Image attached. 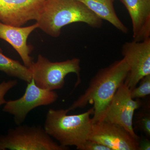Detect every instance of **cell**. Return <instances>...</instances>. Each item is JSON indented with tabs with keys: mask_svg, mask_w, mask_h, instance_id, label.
<instances>
[{
	"mask_svg": "<svg viewBox=\"0 0 150 150\" xmlns=\"http://www.w3.org/2000/svg\"><path fill=\"white\" fill-rule=\"evenodd\" d=\"M88 139L111 150H139V141L127 130L118 124L104 120L93 123Z\"/></svg>",
	"mask_w": 150,
	"mask_h": 150,
	"instance_id": "9c48e42d",
	"label": "cell"
},
{
	"mask_svg": "<svg viewBox=\"0 0 150 150\" xmlns=\"http://www.w3.org/2000/svg\"><path fill=\"white\" fill-rule=\"evenodd\" d=\"M18 82L16 80L4 81L0 83V106L6 104V100L5 99V96L10 90L17 85Z\"/></svg>",
	"mask_w": 150,
	"mask_h": 150,
	"instance_id": "e0dca14e",
	"label": "cell"
},
{
	"mask_svg": "<svg viewBox=\"0 0 150 150\" xmlns=\"http://www.w3.org/2000/svg\"><path fill=\"white\" fill-rule=\"evenodd\" d=\"M38 28L37 23L27 27H21L0 22V39L5 40L12 46L20 56L25 66L28 68L31 67L33 62L30 56L32 48L28 45V38L30 33Z\"/></svg>",
	"mask_w": 150,
	"mask_h": 150,
	"instance_id": "8fae6325",
	"label": "cell"
},
{
	"mask_svg": "<svg viewBox=\"0 0 150 150\" xmlns=\"http://www.w3.org/2000/svg\"><path fill=\"white\" fill-rule=\"evenodd\" d=\"M143 103L140 99H133L126 82L120 86L112 98L103 120L123 127L136 140L140 137L135 133L133 125L135 112Z\"/></svg>",
	"mask_w": 150,
	"mask_h": 150,
	"instance_id": "52a82bcc",
	"label": "cell"
},
{
	"mask_svg": "<svg viewBox=\"0 0 150 150\" xmlns=\"http://www.w3.org/2000/svg\"><path fill=\"white\" fill-rule=\"evenodd\" d=\"M38 28L48 35L59 37L64 26L81 22L99 28L103 20L78 0H46L36 20Z\"/></svg>",
	"mask_w": 150,
	"mask_h": 150,
	"instance_id": "7a4b0ae2",
	"label": "cell"
},
{
	"mask_svg": "<svg viewBox=\"0 0 150 150\" xmlns=\"http://www.w3.org/2000/svg\"><path fill=\"white\" fill-rule=\"evenodd\" d=\"M140 84L131 90V95L133 99H140L149 96L150 94V74L142 78Z\"/></svg>",
	"mask_w": 150,
	"mask_h": 150,
	"instance_id": "2e32d148",
	"label": "cell"
},
{
	"mask_svg": "<svg viewBox=\"0 0 150 150\" xmlns=\"http://www.w3.org/2000/svg\"><path fill=\"white\" fill-rule=\"evenodd\" d=\"M0 51V71L10 76L15 77L28 83L32 79V73L29 68L18 61L10 59Z\"/></svg>",
	"mask_w": 150,
	"mask_h": 150,
	"instance_id": "5bb4252c",
	"label": "cell"
},
{
	"mask_svg": "<svg viewBox=\"0 0 150 150\" xmlns=\"http://www.w3.org/2000/svg\"><path fill=\"white\" fill-rule=\"evenodd\" d=\"M136 115L135 125L136 128L146 135L150 137V109L149 103L144 106Z\"/></svg>",
	"mask_w": 150,
	"mask_h": 150,
	"instance_id": "9a60e30c",
	"label": "cell"
},
{
	"mask_svg": "<svg viewBox=\"0 0 150 150\" xmlns=\"http://www.w3.org/2000/svg\"><path fill=\"white\" fill-rule=\"evenodd\" d=\"M93 107L77 115H68L67 109H50L46 114L44 128L48 135L64 146H75L80 150L88 140L92 127Z\"/></svg>",
	"mask_w": 150,
	"mask_h": 150,
	"instance_id": "3957f363",
	"label": "cell"
},
{
	"mask_svg": "<svg viewBox=\"0 0 150 150\" xmlns=\"http://www.w3.org/2000/svg\"><path fill=\"white\" fill-rule=\"evenodd\" d=\"M150 142L147 139L140 138L139 140V150H150Z\"/></svg>",
	"mask_w": 150,
	"mask_h": 150,
	"instance_id": "d6986e66",
	"label": "cell"
},
{
	"mask_svg": "<svg viewBox=\"0 0 150 150\" xmlns=\"http://www.w3.org/2000/svg\"><path fill=\"white\" fill-rule=\"evenodd\" d=\"M55 142L40 126L17 125L0 135V150H67Z\"/></svg>",
	"mask_w": 150,
	"mask_h": 150,
	"instance_id": "277c9868",
	"label": "cell"
},
{
	"mask_svg": "<svg viewBox=\"0 0 150 150\" xmlns=\"http://www.w3.org/2000/svg\"><path fill=\"white\" fill-rule=\"evenodd\" d=\"M121 53L129 68L125 81L131 90L142 78L150 74V38L126 42L122 46Z\"/></svg>",
	"mask_w": 150,
	"mask_h": 150,
	"instance_id": "ba28073f",
	"label": "cell"
},
{
	"mask_svg": "<svg viewBox=\"0 0 150 150\" xmlns=\"http://www.w3.org/2000/svg\"><path fill=\"white\" fill-rule=\"evenodd\" d=\"M81 60L73 58L63 62H52L39 54L36 62H33L29 68L35 84L43 89L54 91L64 87L65 79L70 73L77 76L76 86L81 83L80 73Z\"/></svg>",
	"mask_w": 150,
	"mask_h": 150,
	"instance_id": "5b68a950",
	"label": "cell"
},
{
	"mask_svg": "<svg viewBox=\"0 0 150 150\" xmlns=\"http://www.w3.org/2000/svg\"><path fill=\"white\" fill-rule=\"evenodd\" d=\"M46 0H0V22L21 26L37 20Z\"/></svg>",
	"mask_w": 150,
	"mask_h": 150,
	"instance_id": "30bf717a",
	"label": "cell"
},
{
	"mask_svg": "<svg viewBox=\"0 0 150 150\" xmlns=\"http://www.w3.org/2000/svg\"><path fill=\"white\" fill-rule=\"evenodd\" d=\"M0 51H2V50L1 48V46H0Z\"/></svg>",
	"mask_w": 150,
	"mask_h": 150,
	"instance_id": "ffe728a7",
	"label": "cell"
},
{
	"mask_svg": "<svg viewBox=\"0 0 150 150\" xmlns=\"http://www.w3.org/2000/svg\"><path fill=\"white\" fill-rule=\"evenodd\" d=\"M84 4L94 13L101 19L104 20L118 30L125 34L129 31L126 27L117 16L115 12L114 0H78Z\"/></svg>",
	"mask_w": 150,
	"mask_h": 150,
	"instance_id": "4fadbf2b",
	"label": "cell"
},
{
	"mask_svg": "<svg viewBox=\"0 0 150 150\" xmlns=\"http://www.w3.org/2000/svg\"><path fill=\"white\" fill-rule=\"evenodd\" d=\"M129 71L124 59L117 60L98 70L92 78L88 87L67 110L69 112L93 104V123L103 121L112 98L125 82Z\"/></svg>",
	"mask_w": 150,
	"mask_h": 150,
	"instance_id": "6da1fadb",
	"label": "cell"
},
{
	"mask_svg": "<svg viewBox=\"0 0 150 150\" xmlns=\"http://www.w3.org/2000/svg\"><path fill=\"white\" fill-rule=\"evenodd\" d=\"M130 15L134 40L150 38V0H120Z\"/></svg>",
	"mask_w": 150,
	"mask_h": 150,
	"instance_id": "7c38bea8",
	"label": "cell"
},
{
	"mask_svg": "<svg viewBox=\"0 0 150 150\" xmlns=\"http://www.w3.org/2000/svg\"><path fill=\"white\" fill-rule=\"evenodd\" d=\"M114 1H115V0H114Z\"/></svg>",
	"mask_w": 150,
	"mask_h": 150,
	"instance_id": "44dd1931",
	"label": "cell"
},
{
	"mask_svg": "<svg viewBox=\"0 0 150 150\" xmlns=\"http://www.w3.org/2000/svg\"><path fill=\"white\" fill-rule=\"evenodd\" d=\"M80 150H111L110 148L102 144H100L95 141L88 140L82 146Z\"/></svg>",
	"mask_w": 150,
	"mask_h": 150,
	"instance_id": "ac0fdd59",
	"label": "cell"
},
{
	"mask_svg": "<svg viewBox=\"0 0 150 150\" xmlns=\"http://www.w3.org/2000/svg\"><path fill=\"white\" fill-rule=\"evenodd\" d=\"M58 94L54 91L43 89L35 84L33 79L28 83L25 92L21 97L7 101L3 108L4 112L13 116L17 125L22 124L28 113L41 106H47L56 102Z\"/></svg>",
	"mask_w": 150,
	"mask_h": 150,
	"instance_id": "8992f818",
	"label": "cell"
}]
</instances>
